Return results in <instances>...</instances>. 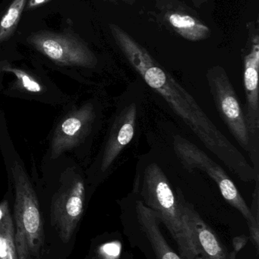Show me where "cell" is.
I'll return each instance as SVG.
<instances>
[{
	"label": "cell",
	"instance_id": "obj_1",
	"mask_svg": "<svg viewBox=\"0 0 259 259\" xmlns=\"http://www.w3.org/2000/svg\"><path fill=\"white\" fill-rule=\"evenodd\" d=\"M109 27L117 46L132 68L149 88L164 98L205 147L244 182L258 178V170L252 167L243 154L214 125L193 96L126 30L113 23Z\"/></svg>",
	"mask_w": 259,
	"mask_h": 259
},
{
	"label": "cell",
	"instance_id": "obj_2",
	"mask_svg": "<svg viewBox=\"0 0 259 259\" xmlns=\"http://www.w3.org/2000/svg\"><path fill=\"white\" fill-rule=\"evenodd\" d=\"M135 191L143 199V203L155 212L160 222L171 234L177 245L182 259H200L194 235L184 220L168 178L157 163L144 168Z\"/></svg>",
	"mask_w": 259,
	"mask_h": 259
},
{
	"label": "cell",
	"instance_id": "obj_3",
	"mask_svg": "<svg viewBox=\"0 0 259 259\" xmlns=\"http://www.w3.org/2000/svg\"><path fill=\"white\" fill-rule=\"evenodd\" d=\"M12 170L15 189L14 217L18 259L39 258L45 242L39 202L22 166L15 161Z\"/></svg>",
	"mask_w": 259,
	"mask_h": 259
},
{
	"label": "cell",
	"instance_id": "obj_4",
	"mask_svg": "<svg viewBox=\"0 0 259 259\" xmlns=\"http://www.w3.org/2000/svg\"><path fill=\"white\" fill-rule=\"evenodd\" d=\"M173 149L185 168L190 171L199 169L206 173L218 186L225 200L243 214L247 222L251 238L258 252L259 223L254 219L250 208L221 166L210 158L196 145L181 136L176 135L173 137Z\"/></svg>",
	"mask_w": 259,
	"mask_h": 259
},
{
	"label": "cell",
	"instance_id": "obj_5",
	"mask_svg": "<svg viewBox=\"0 0 259 259\" xmlns=\"http://www.w3.org/2000/svg\"><path fill=\"white\" fill-rule=\"evenodd\" d=\"M207 80L216 108L240 146L249 153L258 170V149L252 141L243 108L225 68L214 66L207 71Z\"/></svg>",
	"mask_w": 259,
	"mask_h": 259
},
{
	"label": "cell",
	"instance_id": "obj_6",
	"mask_svg": "<svg viewBox=\"0 0 259 259\" xmlns=\"http://www.w3.org/2000/svg\"><path fill=\"white\" fill-rule=\"evenodd\" d=\"M27 42L58 65L84 68L97 65V58L88 45L69 33L41 30L29 36Z\"/></svg>",
	"mask_w": 259,
	"mask_h": 259
},
{
	"label": "cell",
	"instance_id": "obj_7",
	"mask_svg": "<svg viewBox=\"0 0 259 259\" xmlns=\"http://www.w3.org/2000/svg\"><path fill=\"white\" fill-rule=\"evenodd\" d=\"M85 199V183L80 177L62 185L53 196L52 225L63 243H68L72 237L83 214Z\"/></svg>",
	"mask_w": 259,
	"mask_h": 259
},
{
	"label": "cell",
	"instance_id": "obj_8",
	"mask_svg": "<svg viewBox=\"0 0 259 259\" xmlns=\"http://www.w3.org/2000/svg\"><path fill=\"white\" fill-rule=\"evenodd\" d=\"M248 39L243 50L245 118L254 144L258 147L259 133V35L258 21L247 24Z\"/></svg>",
	"mask_w": 259,
	"mask_h": 259
},
{
	"label": "cell",
	"instance_id": "obj_9",
	"mask_svg": "<svg viewBox=\"0 0 259 259\" xmlns=\"http://www.w3.org/2000/svg\"><path fill=\"white\" fill-rule=\"evenodd\" d=\"M158 16L163 24L184 39L200 41L211 36L210 27L194 9L179 0H158Z\"/></svg>",
	"mask_w": 259,
	"mask_h": 259
},
{
	"label": "cell",
	"instance_id": "obj_10",
	"mask_svg": "<svg viewBox=\"0 0 259 259\" xmlns=\"http://www.w3.org/2000/svg\"><path fill=\"white\" fill-rule=\"evenodd\" d=\"M176 199L184 220L194 235L200 259H235L237 254L229 253L217 234L205 223L193 205L186 200L181 190H176Z\"/></svg>",
	"mask_w": 259,
	"mask_h": 259
},
{
	"label": "cell",
	"instance_id": "obj_11",
	"mask_svg": "<svg viewBox=\"0 0 259 259\" xmlns=\"http://www.w3.org/2000/svg\"><path fill=\"white\" fill-rule=\"evenodd\" d=\"M95 118V110L87 103L64 118L58 126L52 141V158H56L65 151L80 143L86 137Z\"/></svg>",
	"mask_w": 259,
	"mask_h": 259
},
{
	"label": "cell",
	"instance_id": "obj_12",
	"mask_svg": "<svg viewBox=\"0 0 259 259\" xmlns=\"http://www.w3.org/2000/svg\"><path fill=\"white\" fill-rule=\"evenodd\" d=\"M137 106L132 103L117 115L109 131L107 141L102 155L100 170L106 172L114 164L122 151L133 139L136 125Z\"/></svg>",
	"mask_w": 259,
	"mask_h": 259
},
{
	"label": "cell",
	"instance_id": "obj_13",
	"mask_svg": "<svg viewBox=\"0 0 259 259\" xmlns=\"http://www.w3.org/2000/svg\"><path fill=\"white\" fill-rule=\"evenodd\" d=\"M137 219L142 232L145 234L158 259H182L169 246L160 229L156 214L142 201L135 204Z\"/></svg>",
	"mask_w": 259,
	"mask_h": 259
},
{
	"label": "cell",
	"instance_id": "obj_14",
	"mask_svg": "<svg viewBox=\"0 0 259 259\" xmlns=\"http://www.w3.org/2000/svg\"><path fill=\"white\" fill-rule=\"evenodd\" d=\"M15 234L9 202L3 201L0 203V259H18Z\"/></svg>",
	"mask_w": 259,
	"mask_h": 259
},
{
	"label": "cell",
	"instance_id": "obj_15",
	"mask_svg": "<svg viewBox=\"0 0 259 259\" xmlns=\"http://www.w3.org/2000/svg\"><path fill=\"white\" fill-rule=\"evenodd\" d=\"M27 0H14L0 20V44L15 33Z\"/></svg>",
	"mask_w": 259,
	"mask_h": 259
},
{
	"label": "cell",
	"instance_id": "obj_16",
	"mask_svg": "<svg viewBox=\"0 0 259 259\" xmlns=\"http://www.w3.org/2000/svg\"><path fill=\"white\" fill-rule=\"evenodd\" d=\"M3 71L12 73L16 77L17 84L18 87L27 92L41 94L44 91V88L41 83L33 76L23 70L11 66H5L3 68Z\"/></svg>",
	"mask_w": 259,
	"mask_h": 259
},
{
	"label": "cell",
	"instance_id": "obj_17",
	"mask_svg": "<svg viewBox=\"0 0 259 259\" xmlns=\"http://www.w3.org/2000/svg\"><path fill=\"white\" fill-rule=\"evenodd\" d=\"M120 253V249L115 244L103 245L100 249V254L104 258L117 256Z\"/></svg>",
	"mask_w": 259,
	"mask_h": 259
},
{
	"label": "cell",
	"instance_id": "obj_18",
	"mask_svg": "<svg viewBox=\"0 0 259 259\" xmlns=\"http://www.w3.org/2000/svg\"><path fill=\"white\" fill-rule=\"evenodd\" d=\"M248 238L245 236H241V237H235L233 242V246H234V253L237 254V252H240L247 243Z\"/></svg>",
	"mask_w": 259,
	"mask_h": 259
},
{
	"label": "cell",
	"instance_id": "obj_19",
	"mask_svg": "<svg viewBox=\"0 0 259 259\" xmlns=\"http://www.w3.org/2000/svg\"><path fill=\"white\" fill-rule=\"evenodd\" d=\"M49 1H50V0H28V3H27V9H35V8L39 7V6L45 4V3Z\"/></svg>",
	"mask_w": 259,
	"mask_h": 259
},
{
	"label": "cell",
	"instance_id": "obj_20",
	"mask_svg": "<svg viewBox=\"0 0 259 259\" xmlns=\"http://www.w3.org/2000/svg\"><path fill=\"white\" fill-rule=\"evenodd\" d=\"M208 0H192L193 4L196 6V7H201L202 5L205 4V3H207Z\"/></svg>",
	"mask_w": 259,
	"mask_h": 259
},
{
	"label": "cell",
	"instance_id": "obj_21",
	"mask_svg": "<svg viewBox=\"0 0 259 259\" xmlns=\"http://www.w3.org/2000/svg\"><path fill=\"white\" fill-rule=\"evenodd\" d=\"M120 1L123 2V3L129 5V6H132L135 3V0H120Z\"/></svg>",
	"mask_w": 259,
	"mask_h": 259
},
{
	"label": "cell",
	"instance_id": "obj_22",
	"mask_svg": "<svg viewBox=\"0 0 259 259\" xmlns=\"http://www.w3.org/2000/svg\"><path fill=\"white\" fill-rule=\"evenodd\" d=\"M100 1L109 2V3H117L119 0H100Z\"/></svg>",
	"mask_w": 259,
	"mask_h": 259
}]
</instances>
